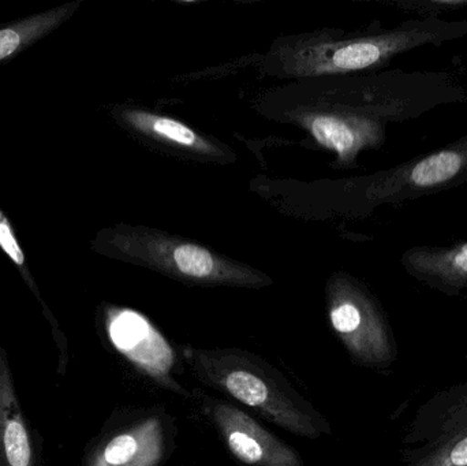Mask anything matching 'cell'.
<instances>
[{
	"label": "cell",
	"mask_w": 467,
	"mask_h": 466,
	"mask_svg": "<svg viewBox=\"0 0 467 466\" xmlns=\"http://www.w3.org/2000/svg\"><path fill=\"white\" fill-rule=\"evenodd\" d=\"M197 382L266 423L304 440L331 437L332 426L290 380L255 353L239 347H181Z\"/></svg>",
	"instance_id": "1"
},
{
	"label": "cell",
	"mask_w": 467,
	"mask_h": 466,
	"mask_svg": "<svg viewBox=\"0 0 467 466\" xmlns=\"http://www.w3.org/2000/svg\"><path fill=\"white\" fill-rule=\"evenodd\" d=\"M467 37V19H410L394 29L351 38L305 36L276 46L275 55L290 77L354 73L389 65L398 55L424 46L441 47Z\"/></svg>",
	"instance_id": "2"
},
{
	"label": "cell",
	"mask_w": 467,
	"mask_h": 466,
	"mask_svg": "<svg viewBox=\"0 0 467 466\" xmlns=\"http://www.w3.org/2000/svg\"><path fill=\"white\" fill-rule=\"evenodd\" d=\"M93 251L141 265L189 286L263 289L272 279L250 265L227 259L193 241L147 227L118 226L101 230Z\"/></svg>",
	"instance_id": "3"
},
{
	"label": "cell",
	"mask_w": 467,
	"mask_h": 466,
	"mask_svg": "<svg viewBox=\"0 0 467 466\" xmlns=\"http://www.w3.org/2000/svg\"><path fill=\"white\" fill-rule=\"evenodd\" d=\"M329 326L353 363L384 371L398 360V344L383 306L358 279L331 276L326 289Z\"/></svg>",
	"instance_id": "4"
},
{
	"label": "cell",
	"mask_w": 467,
	"mask_h": 466,
	"mask_svg": "<svg viewBox=\"0 0 467 466\" xmlns=\"http://www.w3.org/2000/svg\"><path fill=\"white\" fill-rule=\"evenodd\" d=\"M177 420L163 407L115 410L82 466H164L177 449Z\"/></svg>",
	"instance_id": "5"
},
{
	"label": "cell",
	"mask_w": 467,
	"mask_h": 466,
	"mask_svg": "<svg viewBox=\"0 0 467 466\" xmlns=\"http://www.w3.org/2000/svg\"><path fill=\"white\" fill-rule=\"evenodd\" d=\"M402 443L400 466H467V379L422 402Z\"/></svg>",
	"instance_id": "6"
},
{
	"label": "cell",
	"mask_w": 467,
	"mask_h": 466,
	"mask_svg": "<svg viewBox=\"0 0 467 466\" xmlns=\"http://www.w3.org/2000/svg\"><path fill=\"white\" fill-rule=\"evenodd\" d=\"M467 183V134L441 150L362 180L359 202L367 207L400 204Z\"/></svg>",
	"instance_id": "7"
},
{
	"label": "cell",
	"mask_w": 467,
	"mask_h": 466,
	"mask_svg": "<svg viewBox=\"0 0 467 466\" xmlns=\"http://www.w3.org/2000/svg\"><path fill=\"white\" fill-rule=\"evenodd\" d=\"M104 327L109 344L137 374L175 396L192 399L178 378L183 375V360L169 339L139 311L109 306L104 312Z\"/></svg>",
	"instance_id": "8"
},
{
	"label": "cell",
	"mask_w": 467,
	"mask_h": 466,
	"mask_svg": "<svg viewBox=\"0 0 467 466\" xmlns=\"http://www.w3.org/2000/svg\"><path fill=\"white\" fill-rule=\"evenodd\" d=\"M200 409L239 466H306L301 453L233 402L193 391Z\"/></svg>",
	"instance_id": "9"
},
{
	"label": "cell",
	"mask_w": 467,
	"mask_h": 466,
	"mask_svg": "<svg viewBox=\"0 0 467 466\" xmlns=\"http://www.w3.org/2000/svg\"><path fill=\"white\" fill-rule=\"evenodd\" d=\"M342 95V93H340ZM294 119L306 129L313 139L337 153V163L354 166L359 153L381 147L386 141L387 123L340 96L327 109H304Z\"/></svg>",
	"instance_id": "10"
},
{
	"label": "cell",
	"mask_w": 467,
	"mask_h": 466,
	"mask_svg": "<svg viewBox=\"0 0 467 466\" xmlns=\"http://www.w3.org/2000/svg\"><path fill=\"white\" fill-rule=\"evenodd\" d=\"M400 264L411 278L449 297L467 289V241L450 246H413L403 254Z\"/></svg>",
	"instance_id": "11"
},
{
	"label": "cell",
	"mask_w": 467,
	"mask_h": 466,
	"mask_svg": "<svg viewBox=\"0 0 467 466\" xmlns=\"http://www.w3.org/2000/svg\"><path fill=\"white\" fill-rule=\"evenodd\" d=\"M0 466H38L32 431L22 412L7 353L0 345Z\"/></svg>",
	"instance_id": "12"
},
{
	"label": "cell",
	"mask_w": 467,
	"mask_h": 466,
	"mask_svg": "<svg viewBox=\"0 0 467 466\" xmlns=\"http://www.w3.org/2000/svg\"><path fill=\"white\" fill-rule=\"evenodd\" d=\"M117 118L126 128L147 136L153 141L163 142L170 147L196 155H222V150L210 140L204 139L185 123L172 118L139 109H118Z\"/></svg>",
	"instance_id": "13"
},
{
	"label": "cell",
	"mask_w": 467,
	"mask_h": 466,
	"mask_svg": "<svg viewBox=\"0 0 467 466\" xmlns=\"http://www.w3.org/2000/svg\"><path fill=\"white\" fill-rule=\"evenodd\" d=\"M79 5V0H74L0 25V65L10 62L54 33L77 13Z\"/></svg>",
	"instance_id": "14"
},
{
	"label": "cell",
	"mask_w": 467,
	"mask_h": 466,
	"mask_svg": "<svg viewBox=\"0 0 467 466\" xmlns=\"http://www.w3.org/2000/svg\"><path fill=\"white\" fill-rule=\"evenodd\" d=\"M0 249L5 252V256L11 260V263L16 265L19 275L24 279L25 284L29 287L30 292L33 293L36 300L38 301L41 308H43L44 317L51 325L54 341L57 344V350H59V368L65 371L68 363L67 339H66L65 334L60 331L54 314L47 306L40 289H38L37 284H36L35 276H33L32 271H30L29 265H27L26 256H25L24 249H22L21 243H19L18 237H16L13 223H11L10 218L2 210H0Z\"/></svg>",
	"instance_id": "15"
},
{
	"label": "cell",
	"mask_w": 467,
	"mask_h": 466,
	"mask_svg": "<svg viewBox=\"0 0 467 466\" xmlns=\"http://www.w3.org/2000/svg\"><path fill=\"white\" fill-rule=\"evenodd\" d=\"M400 7L409 11H416L425 16H439L450 11L465 10L467 0H400L395 2Z\"/></svg>",
	"instance_id": "16"
}]
</instances>
